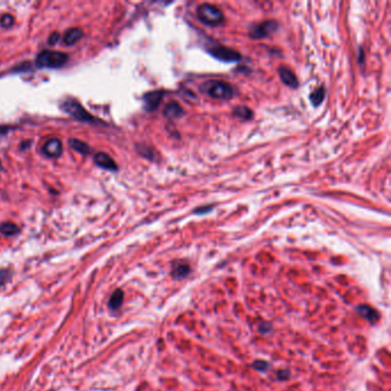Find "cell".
<instances>
[{
  "label": "cell",
  "instance_id": "6da1fadb",
  "mask_svg": "<svg viewBox=\"0 0 391 391\" xmlns=\"http://www.w3.org/2000/svg\"><path fill=\"white\" fill-rule=\"evenodd\" d=\"M203 94L216 100H231L234 98L235 91L231 84L223 80H208L200 85Z\"/></svg>",
  "mask_w": 391,
  "mask_h": 391
},
{
  "label": "cell",
  "instance_id": "7a4b0ae2",
  "mask_svg": "<svg viewBox=\"0 0 391 391\" xmlns=\"http://www.w3.org/2000/svg\"><path fill=\"white\" fill-rule=\"evenodd\" d=\"M197 19L205 26L217 27L225 21L224 13L220 8L211 5V4H202L196 8Z\"/></svg>",
  "mask_w": 391,
  "mask_h": 391
},
{
  "label": "cell",
  "instance_id": "3957f363",
  "mask_svg": "<svg viewBox=\"0 0 391 391\" xmlns=\"http://www.w3.org/2000/svg\"><path fill=\"white\" fill-rule=\"evenodd\" d=\"M61 108L68 115H70L71 117H74L75 119L80 120V122L88 124H101V120L90 114V112L78 101H76V100H67V101H63Z\"/></svg>",
  "mask_w": 391,
  "mask_h": 391
},
{
  "label": "cell",
  "instance_id": "277c9868",
  "mask_svg": "<svg viewBox=\"0 0 391 391\" xmlns=\"http://www.w3.org/2000/svg\"><path fill=\"white\" fill-rule=\"evenodd\" d=\"M69 56L59 51L45 50L36 58V66L39 68H61L68 62Z\"/></svg>",
  "mask_w": 391,
  "mask_h": 391
},
{
  "label": "cell",
  "instance_id": "5b68a950",
  "mask_svg": "<svg viewBox=\"0 0 391 391\" xmlns=\"http://www.w3.org/2000/svg\"><path fill=\"white\" fill-rule=\"evenodd\" d=\"M278 29H279V23L274 21V20H266V21L253 24L249 29V36L253 39L268 38Z\"/></svg>",
  "mask_w": 391,
  "mask_h": 391
},
{
  "label": "cell",
  "instance_id": "8992f818",
  "mask_svg": "<svg viewBox=\"0 0 391 391\" xmlns=\"http://www.w3.org/2000/svg\"><path fill=\"white\" fill-rule=\"evenodd\" d=\"M208 53L221 62H237L242 59V55L239 52H236L231 47L221 45H216L209 48Z\"/></svg>",
  "mask_w": 391,
  "mask_h": 391
},
{
  "label": "cell",
  "instance_id": "52a82bcc",
  "mask_svg": "<svg viewBox=\"0 0 391 391\" xmlns=\"http://www.w3.org/2000/svg\"><path fill=\"white\" fill-rule=\"evenodd\" d=\"M163 96H164V91H161V90L152 91L145 94L143 98L145 110L149 112L156 110L157 108H159L161 101H162Z\"/></svg>",
  "mask_w": 391,
  "mask_h": 391
},
{
  "label": "cell",
  "instance_id": "ba28073f",
  "mask_svg": "<svg viewBox=\"0 0 391 391\" xmlns=\"http://www.w3.org/2000/svg\"><path fill=\"white\" fill-rule=\"evenodd\" d=\"M278 74H279L280 79L282 80V83H284L286 86H288L290 88H297L298 85H300L297 76L294 74V71L290 70L288 67H285V66L279 67L278 68Z\"/></svg>",
  "mask_w": 391,
  "mask_h": 391
},
{
  "label": "cell",
  "instance_id": "9c48e42d",
  "mask_svg": "<svg viewBox=\"0 0 391 391\" xmlns=\"http://www.w3.org/2000/svg\"><path fill=\"white\" fill-rule=\"evenodd\" d=\"M63 152V146L61 140L58 138H53L50 139L47 143L44 145L43 147V153L45 154L47 157H52V159H55V157H59L62 154Z\"/></svg>",
  "mask_w": 391,
  "mask_h": 391
},
{
  "label": "cell",
  "instance_id": "30bf717a",
  "mask_svg": "<svg viewBox=\"0 0 391 391\" xmlns=\"http://www.w3.org/2000/svg\"><path fill=\"white\" fill-rule=\"evenodd\" d=\"M163 114L168 119L176 120V119H180L181 117H184L185 110L179 103L170 102V103H168L167 106H165Z\"/></svg>",
  "mask_w": 391,
  "mask_h": 391
},
{
  "label": "cell",
  "instance_id": "8fae6325",
  "mask_svg": "<svg viewBox=\"0 0 391 391\" xmlns=\"http://www.w3.org/2000/svg\"><path fill=\"white\" fill-rule=\"evenodd\" d=\"M94 162L96 165H99L100 168L106 169V170L116 171L117 170V164L111 157L106 154V153H96L94 156Z\"/></svg>",
  "mask_w": 391,
  "mask_h": 391
},
{
  "label": "cell",
  "instance_id": "7c38bea8",
  "mask_svg": "<svg viewBox=\"0 0 391 391\" xmlns=\"http://www.w3.org/2000/svg\"><path fill=\"white\" fill-rule=\"evenodd\" d=\"M84 32L82 29H78V28H72V29H69L66 35L63 37V43L66 44L67 46H71L77 44L80 39L83 38Z\"/></svg>",
  "mask_w": 391,
  "mask_h": 391
},
{
  "label": "cell",
  "instance_id": "4fadbf2b",
  "mask_svg": "<svg viewBox=\"0 0 391 391\" xmlns=\"http://www.w3.org/2000/svg\"><path fill=\"white\" fill-rule=\"evenodd\" d=\"M357 312L370 322H376L380 319V314H378L376 310L370 308L368 305H359L357 308Z\"/></svg>",
  "mask_w": 391,
  "mask_h": 391
},
{
  "label": "cell",
  "instance_id": "5bb4252c",
  "mask_svg": "<svg viewBox=\"0 0 391 391\" xmlns=\"http://www.w3.org/2000/svg\"><path fill=\"white\" fill-rule=\"evenodd\" d=\"M191 273V268L189 265L185 264V263H177L173 266L172 271H171V276L173 279H184L186 278L188 274Z\"/></svg>",
  "mask_w": 391,
  "mask_h": 391
},
{
  "label": "cell",
  "instance_id": "9a60e30c",
  "mask_svg": "<svg viewBox=\"0 0 391 391\" xmlns=\"http://www.w3.org/2000/svg\"><path fill=\"white\" fill-rule=\"evenodd\" d=\"M123 300H124L123 290L122 289H116L115 292L111 294V296L109 298V302H108V306H109V309L112 310V311H116V310H118L120 306H122Z\"/></svg>",
  "mask_w": 391,
  "mask_h": 391
},
{
  "label": "cell",
  "instance_id": "2e32d148",
  "mask_svg": "<svg viewBox=\"0 0 391 391\" xmlns=\"http://www.w3.org/2000/svg\"><path fill=\"white\" fill-rule=\"evenodd\" d=\"M233 115L240 119L249 120V119L252 118L253 112L249 107L243 106V104H240V106H236L234 109H233Z\"/></svg>",
  "mask_w": 391,
  "mask_h": 391
},
{
  "label": "cell",
  "instance_id": "e0dca14e",
  "mask_svg": "<svg viewBox=\"0 0 391 391\" xmlns=\"http://www.w3.org/2000/svg\"><path fill=\"white\" fill-rule=\"evenodd\" d=\"M0 233L5 236H13L20 233V227L14 223L6 221V223L0 224Z\"/></svg>",
  "mask_w": 391,
  "mask_h": 391
},
{
  "label": "cell",
  "instance_id": "ac0fdd59",
  "mask_svg": "<svg viewBox=\"0 0 391 391\" xmlns=\"http://www.w3.org/2000/svg\"><path fill=\"white\" fill-rule=\"evenodd\" d=\"M70 144V147L72 149H75L76 152H78L79 154L82 155H87L91 153V148L88 147V145L84 143V141L82 140H78V139H71L69 141Z\"/></svg>",
  "mask_w": 391,
  "mask_h": 391
},
{
  "label": "cell",
  "instance_id": "d6986e66",
  "mask_svg": "<svg viewBox=\"0 0 391 391\" xmlns=\"http://www.w3.org/2000/svg\"><path fill=\"white\" fill-rule=\"evenodd\" d=\"M326 96V91H325V87L324 86H320L314 90L311 94H310V100H311V102L314 107L319 106V104L324 101Z\"/></svg>",
  "mask_w": 391,
  "mask_h": 391
},
{
  "label": "cell",
  "instance_id": "ffe728a7",
  "mask_svg": "<svg viewBox=\"0 0 391 391\" xmlns=\"http://www.w3.org/2000/svg\"><path fill=\"white\" fill-rule=\"evenodd\" d=\"M138 153L144 157H146V159H149V160H154V156H155V153L154 151L151 147H147V146H138Z\"/></svg>",
  "mask_w": 391,
  "mask_h": 391
},
{
  "label": "cell",
  "instance_id": "44dd1931",
  "mask_svg": "<svg viewBox=\"0 0 391 391\" xmlns=\"http://www.w3.org/2000/svg\"><path fill=\"white\" fill-rule=\"evenodd\" d=\"M14 24V18L11 14H5L0 18V26L3 28H11Z\"/></svg>",
  "mask_w": 391,
  "mask_h": 391
},
{
  "label": "cell",
  "instance_id": "7402d4cb",
  "mask_svg": "<svg viewBox=\"0 0 391 391\" xmlns=\"http://www.w3.org/2000/svg\"><path fill=\"white\" fill-rule=\"evenodd\" d=\"M252 367L255 368V369L258 370V372H265L266 369H269L270 365H269V362H266V361H263V360H257V361L253 362Z\"/></svg>",
  "mask_w": 391,
  "mask_h": 391
},
{
  "label": "cell",
  "instance_id": "603a6c76",
  "mask_svg": "<svg viewBox=\"0 0 391 391\" xmlns=\"http://www.w3.org/2000/svg\"><path fill=\"white\" fill-rule=\"evenodd\" d=\"M10 278H11L10 271H8V270H2V271H0V286H3L5 282L10 280Z\"/></svg>",
  "mask_w": 391,
  "mask_h": 391
},
{
  "label": "cell",
  "instance_id": "cb8c5ba5",
  "mask_svg": "<svg viewBox=\"0 0 391 391\" xmlns=\"http://www.w3.org/2000/svg\"><path fill=\"white\" fill-rule=\"evenodd\" d=\"M59 40H60L59 32H53V34L50 36V38H48V44H50V45H55Z\"/></svg>",
  "mask_w": 391,
  "mask_h": 391
},
{
  "label": "cell",
  "instance_id": "d4e9b609",
  "mask_svg": "<svg viewBox=\"0 0 391 391\" xmlns=\"http://www.w3.org/2000/svg\"><path fill=\"white\" fill-rule=\"evenodd\" d=\"M271 329H272V326H271V324H269V322H264V324H262L259 326V332L263 333V334L270 333L271 332Z\"/></svg>",
  "mask_w": 391,
  "mask_h": 391
},
{
  "label": "cell",
  "instance_id": "484cf974",
  "mask_svg": "<svg viewBox=\"0 0 391 391\" xmlns=\"http://www.w3.org/2000/svg\"><path fill=\"white\" fill-rule=\"evenodd\" d=\"M210 210H212V205H207V207H203V208H197L194 210V213H199V215H201V213H207V212H210Z\"/></svg>",
  "mask_w": 391,
  "mask_h": 391
},
{
  "label": "cell",
  "instance_id": "4316f807",
  "mask_svg": "<svg viewBox=\"0 0 391 391\" xmlns=\"http://www.w3.org/2000/svg\"><path fill=\"white\" fill-rule=\"evenodd\" d=\"M277 376H278V378H280V380H287V378L289 377V373L287 372V370H278Z\"/></svg>",
  "mask_w": 391,
  "mask_h": 391
},
{
  "label": "cell",
  "instance_id": "83f0119b",
  "mask_svg": "<svg viewBox=\"0 0 391 391\" xmlns=\"http://www.w3.org/2000/svg\"><path fill=\"white\" fill-rule=\"evenodd\" d=\"M10 130H11V128L8 127V126H0V136L6 135V133Z\"/></svg>",
  "mask_w": 391,
  "mask_h": 391
},
{
  "label": "cell",
  "instance_id": "f1b7e54d",
  "mask_svg": "<svg viewBox=\"0 0 391 391\" xmlns=\"http://www.w3.org/2000/svg\"><path fill=\"white\" fill-rule=\"evenodd\" d=\"M2 169H3V167H2V163H0V170H2Z\"/></svg>",
  "mask_w": 391,
  "mask_h": 391
}]
</instances>
